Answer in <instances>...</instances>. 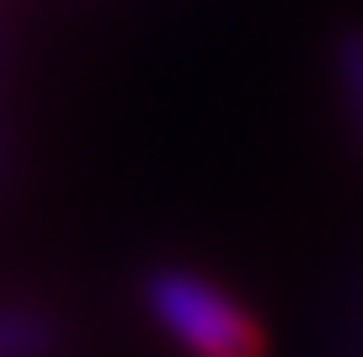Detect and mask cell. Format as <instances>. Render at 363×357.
<instances>
[{
    "instance_id": "1",
    "label": "cell",
    "mask_w": 363,
    "mask_h": 357,
    "mask_svg": "<svg viewBox=\"0 0 363 357\" xmlns=\"http://www.w3.org/2000/svg\"><path fill=\"white\" fill-rule=\"evenodd\" d=\"M145 310L187 357H262V325L203 272L155 267L145 278Z\"/></svg>"
},
{
    "instance_id": "2",
    "label": "cell",
    "mask_w": 363,
    "mask_h": 357,
    "mask_svg": "<svg viewBox=\"0 0 363 357\" xmlns=\"http://www.w3.org/2000/svg\"><path fill=\"white\" fill-rule=\"evenodd\" d=\"M331 69H337L352 139H358V149H363V27H347V33L331 43Z\"/></svg>"
},
{
    "instance_id": "3",
    "label": "cell",
    "mask_w": 363,
    "mask_h": 357,
    "mask_svg": "<svg viewBox=\"0 0 363 357\" xmlns=\"http://www.w3.org/2000/svg\"><path fill=\"white\" fill-rule=\"evenodd\" d=\"M54 346V320L38 310H0V357H43Z\"/></svg>"
},
{
    "instance_id": "4",
    "label": "cell",
    "mask_w": 363,
    "mask_h": 357,
    "mask_svg": "<svg viewBox=\"0 0 363 357\" xmlns=\"http://www.w3.org/2000/svg\"><path fill=\"white\" fill-rule=\"evenodd\" d=\"M0 171H6V128H0Z\"/></svg>"
}]
</instances>
